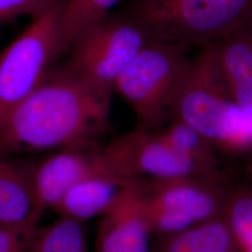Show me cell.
Listing matches in <instances>:
<instances>
[{
  "label": "cell",
  "mask_w": 252,
  "mask_h": 252,
  "mask_svg": "<svg viewBox=\"0 0 252 252\" xmlns=\"http://www.w3.org/2000/svg\"><path fill=\"white\" fill-rule=\"evenodd\" d=\"M111 91L65 65L43 81L0 126V156L93 142L107 129Z\"/></svg>",
  "instance_id": "cell-1"
},
{
  "label": "cell",
  "mask_w": 252,
  "mask_h": 252,
  "mask_svg": "<svg viewBox=\"0 0 252 252\" xmlns=\"http://www.w3.org/2000/svg\"><path fill=\"white\" fill-rule=\"evenodd\" d=\"M180 120L215 146L217 151L252 153V117L229 89L217 57L216 43L201 48L172 108Z\"/></svg>",
  "instance_id": "cell-2"
},
{
  "label": "cell",
  "mask_w": 252,
  "mask_h": 252,
  "mask_svg": "<svg viewBox=\"0 0 252 252\" xmlns=\"http://www.w3.org/2000/svg\"><path fill=\"white\" fill-rule=\"evenodd\" d=\"M150 41L204 48L252 27V0H131Z\"/></svg>",
  "instance_id": "cell-3"
},
{
  "label": "cell",
  "mask_w": 252,
  "mask_h": 252,
  "mask_svg": "<svg viewBox=\"0 0 252 252\" xmlns=\"http://www.w3.org/2000/svg\"><path fill=\"white\" fill-rule=\"evenodd\" d=\"M191 63L185 47L160 41H149L135 55L113 89L133 110L137 129L158 131L171 120Z\"/></svg>",
  "instance_id": "cell-4"
},
{
  "label": "cell",
  "mask_w": 252,
  "mask_h": 252,
  "mask_svg": "<svg viewBox=\"0 0 252 252\" xmlns=\"http://www.w3.org/2000/svg\"><path fill=\"white\" fill-rule=\"evenodd\" d=\"M149 41L144 29L126 12L109 14L74 40L65 66L98 87L113 90L119 76Z\"/></svg>",
  "instance_id": "cell-5"
},
{
  "label": "cell",
  "mask_w": 252,
  "mask_h": 252,
  "mask_svg": "<svg viewBox=\"0 0 252 252\" xmlns=\"http://www.w3.org/2000/svg\"><path fill=\"white\" fill-rule=\"evenodd\" d=\"M61 8L33 18L0 55V126L36 90L58 57Z\"/></svg>",
  "instance_id": "cell-6"
},
{
  "label": "cell",
  "mask_w": 252,
  "mask_h": 252,
  "mask_svg": "<svg viewBox=\"0 0 252 252\" xmlns=\"http://www.w3.org/2000/svg\"><path fill=\"white\" fill-rule=\"evenodd\" d=\"M97 171L121 179H170L209 175L194 162L175 152L158 131H135L114 137L101 146Z\"/></svg>",
  "instance_id": "cell-7"
},
{
  "label": "cell",
  "mask_w": 252,
  "mask_h": 252,
  "mask_svg": "<svg viewBox=\"0 0 252 252\" xmlns=\"http://www.w3.org/2000/svg\"><path fill=\"white\" fill-rule=\"evenodd\" d=\"M233 186L223 172L170 179H135L138 195L201 223L223 215Z\"/></svg>",
  "instance_id": "cell-8"
},
{
  "label": "cell",
  "mask_w": 252,
  "mask_h": 252,
  "mask_svg": "<svg viewBox=\"0 0 252 252\" xmlns=\"http://www.w3.org/2000/svg\"><path fill=\"white\" fill-rule=\"evenodd\" d=\"M100 148L95 141L70 145L35 165L25 163L38 216L52 209L74 184L93 175H99Z\"/></svg>",
  "instance_id": "cell-9"
},
{
  "label": "cell",
  "mask_w": 252,
  "mask_h": 252,
  "mask_svg": "<svg viewBox=\"0 0 252 252\" xmlns=\"http://www.w3.org/2000/svg\"><path fill=\"white\" fill-rule=\"evenodd\" d=\"M128 181L117 202L101 216L94 252H151L152 233L134 188Z\"/></svg>",
  "instance_id": "cell-10"
},
{
  "label": "cell",
  "mask_w": 252,
  "mask_h": 252,
  "mask_svg": "<svg viewBox=\"0 0 252 252\" xmlns=\"http://www.w3.org/2000/svg\"><path fill=\"white\" fill-rule=\"evenodd\" d=\"M129 180L108 175H93L67 189L52 210L58 216L84 223L105 214L120 198Z\"/></svg>",
  "instance_id": "cell-11"
},
{
  "label": "cell",
  "mask_w": 252,
  "mask_h": 252,
  "mask_svg": "<svg viewBox=\"0 0 252 252\" xmlns=\"http://www.w3.org/2000/svg\"><path fill=\"white\" fill-rule=\"evenodd\" d=\"M217 57L236 104L252 117V27L216 43Z\"/></svg>",
  "instance_id": "cell-12"
},
{
  "label": "cell",
  "mask_w": 252,
  "mask_h": 252,
  "mask_svg": "<svg viewBox=\"0 0 252 252\" xmlns=\"http://www.w3.org/2000/svg\"><path fill=\"white\" fill-rule=\"evenodd\" d=\"M151 252H238L224 215L177 234L155 236Z\"/></svg>",
  "instance_id": "cell-13"
},
{
  "label": "cell",
  "mask_w": 252,
  "mask_h": 252,
  "mask_svg": "<svg viewBox=\"0 0 252 252\" xmlns=\"http://www.w3.org/2000/svg\"><path fill=\"white\" fill-rule=\"evenodd\" d=\"M32 218L41 219L35 211L26 164L0 156V225H17Z\"/></svg>",
  "instance_id": "cell-14"
},
{
  "label": "cell",
  "mask_w": 252,
  "mask_h": 252,
  "mask_svg": "<svg viewBox=\"0 0 252 252\" xmlns=\"http://www.w3.org/2000/svg\"><path fill=\"white\" fill-rule=\"evenodd\" d=\"M120 0H64L58 28V56L66 53L83 30L110 14Z\"/></svg>",
  "instance_id": "cell-15"
},
{
  "label": "cell",
  "mask_w": 252,
  "mask_h": 252,
  "mask_svg": "<svg viewBox=\"0 0 252 252\" xmlns=\"http://www.w3.org/2000/svg\"><path fill=\"white\" fill-rule=\"evenodd\" d=\"M158 133L175 152L201 168L212 173L221 171L215 146L190 126L180 120L171 119Z\"/></svg>",
  "instance_id": "cell-16"
},
{
  "label": "cell",
  "mask_w": 252,
  "mask_h": 252,
  "mask_svg": "<svg viewBox=\"0 0 252 252\" xmlns=\"http://www.w3.org/2000/svg\"><path fill=\"white\" fill-rule=\"evenodd\" d=\"M26 252H90L84 223L58 216L48 225H38Z\"/></svg>",
  "instance_id": "cell-17"
},
{
  "label": "cell",
  "mask_w": 252,
  "mask_h": 252,
  "mask_svg": "<svg viewBox=\"0 0 252 252\" xmlns=\"http://www.w3.org/2000/svg\"><path fill=\"white\" fill-rule=\"evenodd\" d=\"M223 215L238 252H252V186L232 187Z\"/></svg>",
  "instance_id": "cell-18"
},
{
  "label": "cell",
  "mask_w": 252,
  "mask_h": 252,
  "mask_svg": "<svg viewBox=\"0 0 252 252\" xmlns=\"http://www.w3.org/2000/svg\"><path fill=\"white\" fill-rule=\"evenodd\" d=\"M64 0H0V23L21 16L32 18L63 5Z\"/></svg>",
  "instance_id": "cell-19"
},
{
  "label": "cell",
  "mask_w": 252,
  "mask_h": 252,
  "mask_svg": "<svg viewBox=\"0 0 252 252\" xmlns=\"http://www.w3.org/2000/svg\"><path fill=\"white\" fill-rule=\"evenodd\" d=\"M39 220L32 218L17 225H0V252H26Z\"/></svg>",
  "instance_id": "cell-20"
}]
</instances>
